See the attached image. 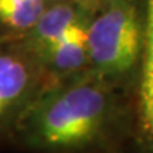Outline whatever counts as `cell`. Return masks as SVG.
<instances>
[{"mask_svg":"<svg viewBox=\"0 0 153 153\" xmlns=\"http://www.w3.org/2000/svg\"><path fill=\"white\" fill-rule=\"evenodd\" d=\"M131 123V94L89 70L51 82L10 142L30 153H122Z\"/></svg>","mask_w":153,"mask_h":153,"instance_id":"cell-1","label":"cell"},{"mask_svg":"<svg viewBox=\"0 0 153 153\" xmlns=\"http://www.w3.org/2000/svg\"><path fill=\"white\" fill-rule=\"evenodd\" d=\"M51 79L19 43H0V143L11 135Z\"/></svg>","mask_w":153,"mask_h":153,"instance_id":"cell-4","label":"cell"},{"mask_svg":"<svg viewBox=\"0 0 153 153\" xmlns=\"http://www.w3.org/2000/svg\"><path fill=\"white\" fill-rule=\"evenodd\" d=\"M72 1H75V3H79V4L85 6V7H89V9H92V10H98V7L102 3H104L105 0H72Z\"/></svg>","mask_w":153,"mask_h":153,"instance_id":"cell-7","label":"cell"},{"mask_svg":"<svg viewBox=\"0 0 153 153\" xmlns=\"http://www.w3.org/2000/svg\"><path fill=\"white\" fill-rule=\"evenodd\" d=\"M94 13L72 0H58L19 43L53 82L85 71L88 27Z\"/></svg>","mask_w":153,"mask_h":153,"instance_id":"cell-3","label":"cell"},{"mask_svg":"<svg viewBox=\"0 0 153 153\" xmlns=\"http://www.w3.org/2000/svg\"><path fill=\"white\" fill-rule=\"evenodd\" d=\"M122 153H153V0H145L142 57L131 95V123Z\"/></svg>","mask_w":153,"mask_h":153,"instance_id":"cell-5","label":"cell"},{"mask_svg":"<svg viewBox=\"0 0 153 153\" xmlns=\"http://www.w3.org/2000/svg\"><path fill=\"white\" fill-rule=\"evenodd\" d=\"M55 1L58 0H0V43L23 40Z\"/></svg>","mask_w":153,"mask_h":153,"instance_id":"cell-6","label":"cell"},{"mask_svg":"<svg viewBox=\"0 0 153 153\" xmlns=\"http://www.w3.org/2000/svg\"><path fill=\"white\" fill-rule=\"evenodd\" d=\"M145 36V0H105L88 27V70L132 95Z\"/></svg>","mask_w":153,"mask_h":153,"instance_id":"cell-2","label":"cell"}]
</instances>
